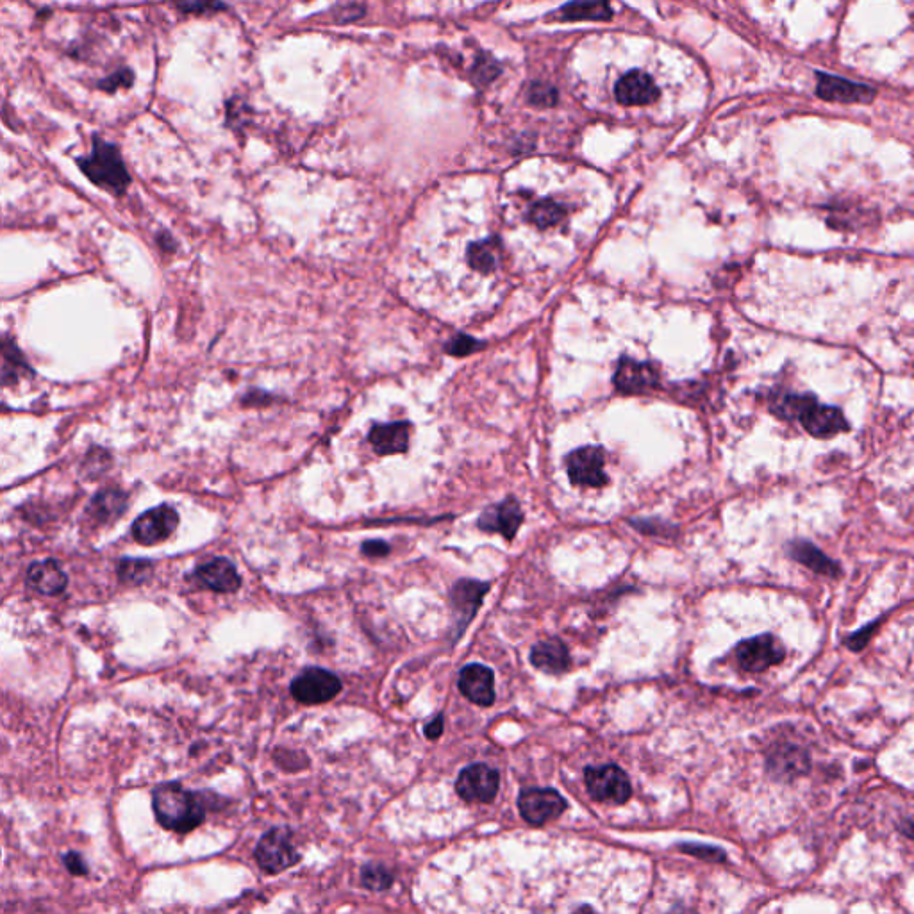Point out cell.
<instances>
[{
  "mask_svg": "<svg viewBox=\"0 0 914 914\" xmlns=\"http://www.w3.org/2000/svg\"><path fill=\"white\" fill-rule=\"evenodd\" d=\"M818 97L829 102H872L875 99V90L866 84L850 83L841 77L832 75H818Z\"/></svg>",
  "mask_w": 914,
  "mask_h": 914,
  "instance_id": "obj_18",
  "label": "cell"
},
{
  "mask_svg": "<svg viewBox=\"0 0 914 914\" xmlns=\"http://www.w3.org/2000/svg\"><path fill=\"white\" fill-rule=\"evenodd\" d=\"M150 570H152V566H150L149 561H136V559L127 561L125 559L120 565V577L124 581L142 582L149 577Z\"/></svg>",
  "mask_w": 914,
  "mask_h": 914,
  "instance_id": "obj_27",
  "label": "cell"
},
{
  "mask_svg": "<svg viewBox=\"0 0 914 914\" xmlns=\"http://www.w3.org/2000/svg\"><path fill=\"white\" fill-rule=\"evenodd\" d=\"M784 657V650L772 634H761L756 638L741 641L736 647L738 665L750 674H761L770 666L782 663Z\"/></svg>",
  "mask_w": 914,
  "mask_h": 914,
  "instance_id": "obj_8",
  "label": "cell"
},
{
  "mask_svg": "<svg viewBox=\"0 0 914 914\" xmlns=\"http://www.w3.org/2000/svg\"><path fill=\"white\" fill-rule=\"evenodd\" d=\"M179 515L174 507L159 506L143 513L133 525L134 540L142 545H156L174 534Z\"/></svg>",
  "mask_w": 914,
  "mask_h": 914,
  "instance_id": "obj_12",
  "label": "cell"
},
{
  "mask_svg": "<svg viewBox=\"0 0 914 914\" xmlns=\"http://www.w3.org/2000/svg\"><path fill=\"white\" fill-rule=\"evenodd\" d=\"M606 452L597 445L579 447L566 456V472L574 486L602 488L609 482L606 470Z\"/></svg>",
  "mask_w": 914,
  "mask_h": 914,
  "instance_id": "obj_4",
  "label": "cell"
},
{
  "mask_svg": "<svg viewBox=\"0 0 914 914\" xmlns=\"http://www.w3.org/2000/svg\"><path fill=\"white\" fill-rule=\"evenodd\" d=\"M441 732H443V716L438 715L433 722L425 727V736L429 740H436V738H440Z\"/></svg>",
  "mask_w": 914,
  "mask_h": 914,
  "instance_id": "obj_34",
  "label": "cell"
},
{
  "mask_svg": "<svg viewBox=\"0 0 914 914\" xmlns=\"http://www.w3.org/2000/svg\"><path fill=\"white\" fill-rule=\"evenodd\" d=\"M29 584L34 590L40 591L43 595H58L67 588V574L56 561H43V563H34L29 568Z\"/></svg>",
  "mask_w": 914,
  "mask_h": 914,
  "instance_id": "obj_22",
  "label": "cell"
},
{
  "mask_svg": "<svg viewBox=\"0 0 914 914\" xmlns=\"http://www.w3.org/2000/svg\"><path fill=\"white\" fill-rule=\"evenodd\" d=\"M616 100L624 106H647L659 97L652 77L641 70L625 74L615 88Z\"/></svg>",
  "mask_w": 914,
  "mask_h": 914,
  "instance_id": "obj_17",
  "label": "cell"
},
{
  "mask_svg": "<svg viewBox=\"0 0 914 914\" xmlns=\"http://www.w3.org/2000/svg\"><path fill=\"white\" fill-rule=\"evenodd\" d=\"M584 781L591 797L602 802L624 804L631 797L629 777L618 766H590L584 772Z\"/></svg>",
  "mask_w": 914,
  "mask_h": 914,
  "instance_id": "obj_7",
  "label": "cell"
},
{
  "mask_svg": "<svg viewBox=\"0 0 914 914\" xmlns=\"http://www.w3.org/2000/svg\"><path fill=\"white\" fill-rule=\"evenodd\" d=\"M773 409L782 418L798 420L807 433L816 438H831L850 429L840 409L818 404L813 395H786Z\"/></svg>",
  "mask_w": 914,
  "mask_h": 914,
  "instance_id": "obj_1",
  "label": "cell"
},
{
  "mask_svg": "<svg viewBox=\"0 0 914 914\" xmlns=\"http://www.w3.org/2000/svg\"><path fill=\"white\" fill-rule=\"evenodd\" d=\"M361 549H363V554L368 557H384L390 554V545L381 540L365 541Z\"/></svg>",
  "mask_w": 914,
  "mask_h": 914,
  "instance_id": "obj_31",
  "label": "cell"
},
{
  "mask_svg": "<svg viewBox=\"0 0 914 914\" xmlns=\"http://www.w3.org/2000/svg\"><path fill=\"white\" fill-rule=\"evenodd\" d=\"M529 100L532 104L536 106H554L557 100V92L552 88V86H547V84H532L531 92H529Z\"/></svg>",
  "mask_w": 914,
  "mask_h": 914,
  "instance_id": "obj_28",
  "label": "cell"
},
{
  "mask_svg": "<svg viewBox=\"0 0 914 914\" xmlns=\"http://www.w3.org/2000/svg\"><path fill=\"white\" fill-rule=\"evenodd\" d=\"M563 20H609L613 9L606 2H574L559 11Z\"/></svg>",
  "mask_w": 914,
  "mask_h": 914,
  "instance_id": "obj_25",
  "label": "cell"
},
{
  "mask_svg": "<svg viewBox=\"0 0 914 914\" xmlns=\"http://www.w3.org/2000/svg\"><path fill=\"white\" fill-rule=\"evenodd\" d=\"M879 624H881V620H875L873 624L866 625L861 631L854 632V634L845 641V645H847L848 649L854 650V652L865 649L866 645H868V641H870V636H872L873 632L877 631Z\"/></svg>",
  "mask_w": 914,
  "mask_h": 914,
  "instance_id": "obj_30",
  "label": "cell"
},
{
  "mask_svg": "<svg viewBox=\"0 0 914 914\" xmlns=\"http://www.w3.org/2000/svg\"><path fill=\"white\" fill-rule=\"evenodd\" d=\"M65 863H67L68 870H70V872L77 873V875H83V873H86V865H84L83 859L77 856V854H68L67 859H65Z\"/></svg>",
  "mask_w": 914,
  "mask_h": 914,
  "instance_id": "obj_35",
  "label": "cell"
},
{
  "mask_svg": "<svg viewBox=\"0 0 914 914\" xmlns=\"http://www.w3.org/2000/svg\"><path fill=\"white\" fill-rule=\"evenodd\" d=\"M500 775L486 765L465 768L456 782L459 797L468 802H491L499 793Z\"/></svg>",
  "mask_w": 914,
  "mask_h": 914,
  "instance_id": "obj_11",
  "label": "cell"
},
{
  "mask_svg": "<svg viewBox=\"0 0 914 914\" xmlns=\"http://www.w3.org/2000/svg\"><path fill=\"white\" fill-rule=\"evenodd\" d=\"M125 502H127V497L122 491H100L99 495L93 499L92 513L99 518L100 522H108L124 513Z\"/></svg>",
  "mask_w": 914,
  "mask_h": 914,
  "instance_id": "obj_24",
  "label": "cell"
},
{
  "mask_svg": "<svg viewBox=\"0 0 914 914\" xmlns=\"http://www.w3.org/2000/svg\"><path fill=\"white\" fill-rule=\"evenodd\" d=\"M788 554L791 559H795L800 565L807 566L815 574L825 575V577H840L841 568L831 557L825 556L822 550L815 547L813 543L804 540L791 541L788 547Z\"/></svg>",
  "mask_w": 914,
  "mask_h": 914,
  "instance_id": "obj_21",
  "label": "cell"
},
{
  "mask_svg": "<svg viewBox=\"0 0 914 914\" xmlns=\"http://www.w3.org/2000/svg\"><path fill=\"white\" fill-rule=\"evenodd\" d=\"M475 347H477V345H475L474 340H470V338H459V340L452 343V347H449V352L450 354H454V356H463V354L472 352Z\"/></svg>",
  "mask_w": 914,
  "mask_h": 914,
  "instance_id": "obj_33",
  "label": "cell"
},
{
  "mask_svg": "<svg viewBox=\"0 0 914 914\" xmlns=\"http://www.w3.org/2000/svg\"><path fill=\"white\" fill-rule=\"evenodd\" d=\"M409 433H411V424L395 422V424L375 425L368 438L379 456H391V454H404L408 450Z\"/></svg>",
  "mask_w": 914,
  "mask_h": 914,
  "instance_id": "obj_20",
  "label": "cell"
},
{
  "mask_svg": "<svg viewBox=\"0 0 914 914\" xmlns=\"http://www.w3.org/2000/svg\"><path fill=\"white\" fill-rule=\"evenodd\" d=\"M195 575L206 588L217 593H236L241 588L240 574L236 566L225 557H215L202 563Z\"/></svg>",
  "mask_w": 914,
  "mask_h": 914,
  "instance_id": "obj_16",
  "label": "cell"
},
{
  "mask_svg": "<svg viewBox=\"0 0 914 914\" xmlns=\"http://www.w3.org/2000/svg\"><path fill=\"white\" fill-rule=\"evenodd\" d=\"M391 881H393V877H391L390 873L386 872V870H383V868L370 866V868H366L365 872H363V882H365L368 888H372V890H384V888L390 886Z\"/></svg>",
  "mask_w": 914,
  "mask_h": 914,
  "instance_id": "obj_29",
  "label": "cell"
},
{
  "mask_svg": "<svg viewBox=\"0 0 914 914\" xmlns=\"http://www.w3.org/2000/svg\"><path fill=\"white\" fill-rule=\"evenodd\" d=\"M488 591H490V582L461 579L454 584V588L450 590V602H452V611H454V629H452L454 641L463 636L466 627L474 620Z\"/></svg>",
  "mask_w": 914,
  "mask_h": 914,
  "instance_id": "obj_6",
  "label": "cell"
},
{
  "mask_svg": "<svg viewBox=\"0 0 914 914\" xmlns=\"http://www.w3.org/2000/svg\"><path fill=\"white\" fill-rule=\"evenodd\" d=\"M343 684L340 677L334 675L324 668H308L302 674L293 679L290 691L295 700L300 704L316 706V704H325L333 700L340 693Z\"/></svg>",
  "mask_w": 914,
  "mask_h": 914,
  "instance_id": "obj_5",
  "label": "cell"
},
{
  "mask_svg": "<svg viewBox=\"0 0 914 914\" xmlns=\"http://www.w3.org/2000/svg\"><path fill=\"white\" fill-rule=\"evenodd\" d=\"M256 859L259 866L266 872H283L297 863L299 854L293 847V841L288 832L283 829H274L266 832L256 848Z\"/></svg>",
  "mask_w": 914,
  "mask_h": 914,
  "instance_id": "obj_9",
  "label": "cell"
},
{
  "mask_svg": "<svg viewBox=\"0 0 914 914\" xmlns=\"http://www.w3.org/2000/svg\"><path fill=\"white\" fill-rule=\"evenodd\" d=\"M613 383H615L616 390L622 391V393H643V391L656 388L659 383V375L654 366L625 358L616 368Z\"/></svg>",
  "mask_w": 914,
  "mask_h": 914,
  "instance_id": "obj_15",
  "label": "cell"
},
{
  "mask_svg": "<svg viewBox=\"0 0 914 914\" xmlns=\"http://www.w3.org/2000/svg\"><path fill=\"white\" fill-rule=\"evenodd\" d=\"M518 809L527 822L543 825L561 815L566 809V802L556 790L531 788L522 791L518 798Z\"/></svg>",
  "mask_w": 914,
  "mask_h": 914,
  "instance_id": "obj_10",
  "label": "cell"
},
{
  "mask_svg": "<svg viewBox=\"0 0 914 914\" xmlns=\"http://www.w3.org/2000/svg\"><path fill=\"white\" fill-rule=\"evenodd\" d=\"M131 79H133V75L129 74L127 70H122V72H117V75L109 77L108 81L100 83V86L104 90H117L118 86H129Z\"/></svg>",
  "mask_w": 914,
  "mask_h": 914,
  "instance_id": "obj_32",
  "label": "cell"
},
{
  "mask_svg": "<svg viewBox=\"0 0 914 914\" xmlns=\"http://www.w3.org/2000/svg\"><path fill=\"white\" fill-rule=\"evenodd\" d=\"M27 370L29 368L17 347L11 343H0V384L17 383Z\"/></svg>",
  "mask_w": 914,
  "mask_h": 914,
  "instance_id": "obj_23",
  "label": "cell"
},
{
  "mask_svg": "<svg viewBox=\"0 0 914 914\" xmlns=\"http://www.w3.org/2000/svg\"><path fill=\"white\" fill-rule=\"evenodd\" d=\"M459 691L477 706L488 707L495 702V675L488 666L472 663L459 672Z\"/></svg>",
  "mask_w": 914,
  "mask_h": 914,
  "instance_id": "obj_14",
  "label": "cell"
},
{
  "mask_svg": "<svg viewBox=\"0 0 914 914\" xmlns=\"http://www.w3.org/2000/svg\"><path fill=\"white\" fill-rule=\"evenodd\" d=\"M158 822L170 831L190 832L204 822V806L192 791L179 784H165L152 795Z\"/></svg>",
  "mask_w": 914,
  "mask_h": 914,
  "instance_id": "obj_2",
  "label": "cell"
},
{
  "mask_svg": "<svg viewBox=\"0 0 914 914\" xmlns=\"http://www.w3.org/2000/svg\"><path fill=\"white\" fill-rule=\"evenodd\" d=\"M79 167L92 183L115 195H122L131 183L117 147L102 138H95L92 154L79 159Z\"/></svg>",
  "mask_w": 914,
  "mask_h": 914,
  "instance_id": "obj_3",
  "label": "cell"
},
{
  "mask_svg": "<svg viewBox=\"0 0 914 914\" xmlns=\"http://www.w3.org/2000/svg\"><path fill=\"white\" fill-rule=\"evenodd\" d=\"M531 663L534 668L550 675L565 674L572 666V657L563 641L559 638L536 643L531 650Z\"/></svg>",
  "mask_w": 914,
  "mask_h": 914,
  "instance_id": "obj_19",
  "label": "cell"
},
{
  "mask_svg": "<svg viewBox=\"0 0 914 914\" xmlns=\"http://www.w3.org/2000/svg\"><path fill=\"white\" fill-rule=\"evenodd\" d=\"M522 522H524L522 507L518 504V500L509 497L499 504L486 507L477 520V527L484 532H499L507 541H513Z\"/></svg>",
  "mask_w": 914,
  "mask_h": 914,
  "instance_id": "obj_13",
  "label": "cell"
},
{
  "mask_svg": "<svg viewBox=\"0 0 914 914\" xmlns=\"http://www.w3.org/2000/svg\"><path fill=\"white\" fill-rule=\"evenodd\" d=\"M565 217V209L552 200H541L531 211V220L538 227H550Z\"/></svg>",
  "mask_w": 914,
  "mask_h": 914,
  "instance_id": "obj_26",
  "label": "cell"
}]
</instances>
